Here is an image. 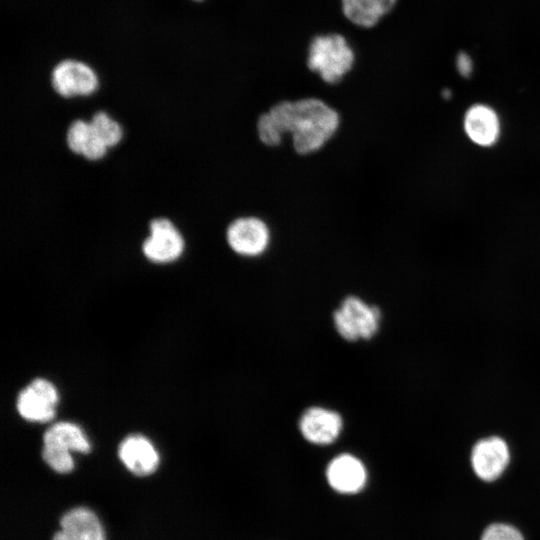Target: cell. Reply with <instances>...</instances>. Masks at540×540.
<instances>
[{"mask_svg":"<svg viewBox=\"0 0 540 540\" xmlns=\"http://www.w3.org/2000/svg\"><path fill=\"white\" fill-rule=\"evenodd\" d=\"M268 114L282 135L291 134L295 151L302 155L319 150L335 134L340 122L338 113L317 98L281 101Z\"/></svg>","mask_w":540,"mask_h":540,"instance_id":"6da1fadb","label":"cell"},{"mask_svg":"<svg viewBox=\"0 0 540 540\" xmlns=\"http://www.w3.org/2000/svg\"><path fill=\"white\" fill-rule=\"evenodd\" d=\"M60 395L53 382L43 377L33 378L16 396V411L31 423L51 422L57 412Z\"/></svg>","mask_w":540,"mask_h":540,"instance_id":"277c9868","label":"cell"},{"mask_svg":"<svg viewBox=\"0 0 540 540\" xmlns=\"http://www.w3.org/2000/svg\"><path fill=\"white\" fill-rule=\"evenodd\" d=\"M107 149L108 147L93 133L91 140L86 145L81 155L87 160L96 161L105 156Z\"/></svg>","mask_w":540,"mask_h":540,"instance_id":"44dd1931","label":"cell"},{"mask_svg":"<svg viewBox=\"0 0 540 540\" xmlns=\"http://www.w3.org/2000/svg\"><path fill=\"white\" fill-rule=\"evenodd\" d=\"M92 136L93 131L90 123L82 119H76L67 129L66 144L70 151L81 155Z\"/></svg>","mask_w":540,"mask_h":540,"instance_id":"ac0fdd59","label":"cell"},{"mask_svg":"<svg viewBox=\"0 0 540 540\" xmlns=\"http://www.w3.org/2000/svg\"><path fill=\"white\" fill-rule=\"evenodd\" d=\"M42 441L72 453L86 454L91 450V443L84 430L71 421H58L50 425L43 433Z\"/></svg>","mask_w":540,"mask_h":540,"instance_id":"5bb4252c","label":"cell"},{"mask_svg":"<svg viewBox=\"0 0 540 540\" xmlns=\"http://www.w3.org/2000/svg\"><path fill=\"white\" fill-rule=\"evenodd\" d=\"M257 132L260 141L270 147L279 145L283 138L268 112L263 113L258 118Z\"/></svg>","mask_w":540,"mask_h":540,"instance_id":"d6986e66","label":"cell"},{"mask_svg":"<svg viewBox=\"0 0 540 540\" xmlns=\"http://www.w3.org/2000/svg\"><path fill=\"white\" fill-rule=\"evenodd\" d=\"M481 540H524V538L513 526L496 523L485 529Z\"/></svg>","mask_w":540,"mask_h":540,"instance_id":"ffe728a7","label":"cell"},{"mask_svg":"<svg viewBox=\"0 0 540 540\" xmlns=\"http://www.w3.org/2000/svg\"><path fill=\"white\" fill-rule=\"evenodd\" d=\"M229 247L246 257L261 255L270 242V231L266 223L257 217H240L232 221L226 230Z\"/></svg>","mask_w":540,"mask_h":540,"instance_id":"52a82bcc","label":"cell"},{"mask_svg":"<svg viewBox=\"0 0 540 540\" xmlns=\"http://www.w3.org/2000/svg\"><path fill=\"white\" fill-rule=\"evenodd\" d=\"M196 1H200V0H196Z\"/></svg>","mask_w":540,"mask_h":540,"instance_id":"cb8c5ba5","label":"cell"},{"mask_svg":"<svg viewBox=\"0 0 540 540\" xmlns=\"http://www.w3.org/2000/svg\"><path fill=\"white\" fill-rule=\"evenodd\" d=\"M117 452L122 464L136 476H149L160 464L159 451L143 434L133 433L125 436L119 443Z\"/></svg>","mask_w":540,"mask_h":540,"instance_id":"ba28073f","label":"cell"},{"mask_svg":"<svg viewBox=\"0 0 540 540\" xmlns=\"http://www.w3.org/2000/svg\"><path fill=\"white\" fill-rule=\"evenodd\" d=\"M510 460L507 443L498 436L479 440L473 447L471 463L476 475L487 482L496 480Z\"/></svg>","mask_w":540,"mask_h":540,"instance_id":"9c48e42d","label":"cell"},{"mask_svg":"<svg viewBox=\"0 0 540 540\" xmlns=\"http://www.w3.org/2000/svg\"><path fill=\"white\" fill-rule=\"evenodd\" d=\"M185 242L176 226L167 218H155L149 223V235L142 243L146 259L156 264L176 261L184 252Z\"/></svg>","mask_w":540,"mask_h":540,"instance_id":"5b68a950","label":"cell"},{"mask_svg":"<svg viewBox=\"0 0 540 540\" xmlns=\"http://www.w3.org/2000/svg\"><path fill=\"white\" fill-rule=\"evenodd\" d=\"M329 485L344 494L357 493L366 484L365 466L351 454H340L329 463L326 472Z\"/></svg>","mask_w":540,"mask_h":540,"instance_id":"8fae6325","label":"cell"},{"mask_svg":"<svg viewBox=\"0 0 540 540\" xmlns=\"http://www.w3.org/2000/svg\"><path fill=\"white\" fill-rule=\"evenodd\" d=\"M381 312L356 296L346 297L333 313L338 334L347 341L370 339L378 331Z\"/></svg>","mask_w":540,"mask_h":540,"instance_id":"3957f363","label":"cell"},{"mask_svg":"<svg viewBox=\"0 0 540 540\" xmlns=\"http://www.w3.org/2000/svg\"><path fill=\"white\" fill-rule=\"evenodd\" d=\"M41 455L45 463L57 473L67 474L74 469L72 452L62 447L43 443Z\"/></svg>","mask_w":540,"mask_h":540,"instance_id":"e0dca14e","label":"cell"},{"mask_svg":"<svg viewBox=\"0 0 540 540\" xmlns=\"http://www.w3.org/2000/svg\"><path fill=\"white\" fill-rule=\"evenodd\" d=\"M61 530L74 540H105V532L98 516L87 507H75L60 519Z\"/></svg>","mask_w":540,"mask_h":540,"instance_id":"4fadbf2b","label":"cell"},{"mask_svg":"<svg viewBox=\"0 0 540 540\" xmlns=\"http://www.w3.org/2000/svg\"><path fill=\"white\" fill-rule=\"evenodd\" d=\"M464 129L468 137L476 144L490 146L498 138L499 120L490 107L474 105L465 115Z\"/></svg>","mask_w":540,"mask_h":540,"instance_id":"7c38bea8","label":"cell"},{"mask_svg":"<svg viewBox=\"0 0 540 540\" xmlns=\"http://www.w3.org/2000/svg\"><path fill=\"white\" fill-rule=\"evenodd\" d=\"M52 540H74V539H72L66 532L60 529L54 534Z\"/></svg>","mask_w":540,"mask_h":540,"instance_id":"603a6c76","label":"cell"},{"mask_svg":"<svg viewBox=\"0 0 540 540\" xmlns=\"http://www.w3.org/2000/svg\"><path fill=\"white\" fill-rule=\"evenodd\" d=\"M456 65L459 73L464 76L468 77L470 76L472 69H473V63L470 56L465 52H460L457 55L456 59Z\"/></svg>","mask_w":540,"mask_h":540,"instance_id":"7402d4cb","label":"cell"},{"mask_svg":"<svg viewBox=\"0 0 540 540\" xmlns=\"http://www.w3.org/2000/svg\"><path fill=\"white\" fill-rule=\"evenodd\" d=\"M354 52L339 34L319 35L313 38L308 51V68L320 75L326 83L339 82L351 69Z\"/></svg>","mask_w":540,"mask_h":540,"instance_id":"7a4b0ae2","label":"cell"},{"mask_svg":"<svg viewBox=\"0 0 540 540\" xmlns=\"http://www.w3.org/2000/svg\"><path fill=\"white\" fill-rule=\"evenodd\" d=\"M397 0H342L344 15L361 27H372L390 12Z\"/></svg>","mask_w":540,"mask_h":540,"instance_id":"9a60e30c","label":"cell"},{"mask_svg":"<svg viewBox=\"0 0 540 540\" xmlns=\"http://www.w3.org/2000/svg\"><path fill=\"white\" fill-rule=\"evenodd\" d=\"M342 428L341 415L320 406L306 409L299 420V429L303 437L317 445L333 443L340 435Z\"/></svg>","mask_w":540,"mask_h":540,"instance_id":"30bf717a","label":"cell"},{"mask_svg":"<svg viewBox=\"0 0 540 540\" xmlns=\"http://www.w3.org/2000/svg\"><path fill=\"white\" fill-rule=\"evenodd\" d=\"M89 123L94 135L108 148L117 145L121 141L123 132L120 124L106 112H96Z\"/></svg>","mask_w":540,"mask_h":540,"instance_id":"2e32d148","label":"cell"},{"mask_svg":"<svg viewBox=\"0 0 540 540\" xmlns=\"http://www.w3.org/2000/svg\"><path fill=\"white\" fill-rule=\"evenodd\" d=\"M51 85L57 94L65 98L88 96L96 91L98 78L86 63L67 59L53 68Z\"/></svg>","mask_w":540,"mask_h":540,"instance_id":"8992f818","label":"cell"}]
</instances>
